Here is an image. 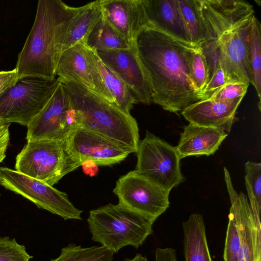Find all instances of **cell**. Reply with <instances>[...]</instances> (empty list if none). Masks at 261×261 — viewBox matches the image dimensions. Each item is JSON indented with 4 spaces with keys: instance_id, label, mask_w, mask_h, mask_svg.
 I'll use <instances>...</instances> for the list:
<instances>
[{
    "instance_id": "484cf974",
    "label": "cell",
    "mask_w": 261,
    "mask_h": 261,
    "mask_svg": "<svg viewBox=\"0 0 261 261\" xmlns=\"http://www.w3.org/2000/svg\"><path fill=\"white\" fill-rule=\"evenodd\" d=\"M192 44L200 47L205 39V28L198 0H177Z\"/></svg>"
},
{
    "instance_id": "ffe728a7",
    "label": "cell",
    "mask_w": 261,
    "mask_h": 261,
    "mask_svg": "<svg viewBox=\"0 0 261 261\" xmlns=\"http://www.w3.org/2000/svg\"><path fill=\"white\" fill-rule=\"evenodd\" d=\"M186 261H213L207 242L205 224L200 214H192L182 223Z\"/></svg>"
},
{
    "instance_id": "7c38bea8",
    "label": "cell",
    "mask_w": 261,
    "mask_h": 261,
    "mask_svg": "<svg viewBox=\"0 0 261 261\" xmlns=\"http://www.w3.org/2000/svg\"><path fill=\"white\" fill-rule=\"evenodd\" d=\"M56 75L60 80L80 84L105 100L114 103L105 84L95 52L80 43L63 51Z\"/></svg>"
},
{
    "instance_id": "e575fe53",
    "label": "cell",
    "mask_w": 261,
    "mask_h": 261,
    "mask_svg": "<svg viewBox=\"0 0 261 261\" xmlns=\"http://www.w3.org/2000/svg\"><path fill=\"white\" fill-rule=\"evenodd\" d=\"M84 172L89 175L94 176L97 172V165L91 160H86L83 162L82 165Z\"/></svg>"
},
{
    "instance_id": "7402d4cb",
    "label": "cell",
    "mask_w": 261,
    "mask_h": 261,
    "mask_svg": "<svg viewBox=\"0 0 261 261\" xmlns=\"http://www.w3.org/2000/svg\"><path fill=\"white\" fill-rule=\"evenodd\" d=\"M85 44L95 51L124 49L130 45L103 17L88 36Z\"/></svg>"
},
{
    "instance_id": "ba28073f",
    "label": "cell",
    "mask_w": 261,
    "mask_h": 261,
    "mask_svg": "<svg viewBox=\"0 0 261 261\" xmlns=\"http://www.w3.org/2000/svg\"><path fill=\"white\" fill-rule=\"evenodd\" d=\"M136 153L135 170L163 189L170 192L184 181L178 154L164 140L147 131Z\"/></svg>"
},
{
    "instance_id": "52a82bcc",
    "label": "cell",
    "mask_w": 261,
    "mask_h": 261,
    "mask_svg": "<svg viewBox=\"0 0 261 261\" xmlns=\"http://www.w3.org/2000/svg\"><path fill=\"white\" fill-rule=\"evenodd\" d=\"M60 83L56 78L19 79L0 95V119L27 126L47 103Z\"/></svg>"
},
{
    "instance_id": "d6a6232c",
    "label": "cell",
    "mask_w": 261,
    "mask_h": 261,
    "mask_svg": "<svg viewBox=\"0 0 261 261\" xmlns=\"http://www.w3.org/2000/svg\"><path fill=\"white\" fill-rule=\"evenodd\" d=\"M19 80L15 68L7 71H0V95L14 85Z\"/></svg>"
},
{
    "instance_id": "f546056e",
    "label": "cell",
    "mask_w": 261,
    "mask_h": 261,
    "mask_svg": "<svg viewBox=\"0 0 261 261\" xmlns=\"http://www.w3.org/2000/svg\"><path fill=\"white\" fill-rule=\"evenodd\" d=\"M33 256L15 238L0 237V261H30Z\"/></svg>"
},
{
    "instance_id": "d590c367",
    "label": "cell",
    "mask_w": 261,
    "mask_h": 261,
    "mask_svg": "<svg viewBox=\"0 0 261 261\" xmlns=\"http://www.w3.org/2000/svg\"><path fill=\"white\" fill-rule=\"evenodd\" d=\"M125 261H148L147 258L138 253L133 259L126 258Z\"/></svg>"
},
{
    "instance_id": "9c48e42d",
    "label": "cell",
    "mask_w": 261,
    "mask_h": 261,
    "mask_svg": "<svg viewBox=\"0 0 261 261\" xmlns=\"http://www.w3.org/2000/svg\"><path fill=\"white\" fill-rule=\"evenodd\" d=\"M0 185L33 202L39 208L64 220H82L83 211L76 208L67 194L47 184L7 167H0Z\"/></svg>"
},
{
    "instance_id": "30bf717a",
    "label": "cell",
    "mask_w": 261,
    "mask_h": 261,
    "mask_svg": "<svg viewBox=\"0 0 261 261\" xmlns=\"http://www.w3.org/2000/svg\"><path fill=\"white\" fill-rule=\"evenodd\" d=\"M113 192L118 203L149 219L152 222L169 206L167 191L136 170L116 181Z\"/></svg>"
},
{
    "instance_id": "8d00e7d4",
    "label": "cell",
    "mask_w": 261,
    "mask_h": 261,
    "mask_svg": "<svg viewBox=\"0 0 261 261\" xmlns=\"http://www.w3.org/2000/svg\"><path fill=\"white\" fill-rule=\"evenodd\" d=\"M0 197H1V194H0Z\"/></svg>"
},
{
    "instance_id": "f1b7e54d",
    "label": "cell",
    "mask_w": 261,
    "mask_h": 261,
    "mask_svg": "<svg viewBox=\"0 0 261 261\" xmlns=\"http://www.w3.org/2000/svg\"><path fill=\"white\" fill-rule=\"evenodd\" d=\"M223 258L224 261H244L235 221L230 212L228 215Z\"/></svg>"
},
{
    "instance_id": "4fadbf2b",
    "label": "cell",
    "mask_w": 261,
    "mask_h": 261,
    "mask_svg": "<svg viewBox=\"0 0 261 261\" xmlns=\"http://www.w3.org/2000/svg\"><path fill=\"white\" fill-rule=\"evenodd\" d=\"M64 141L74 157L82 163L91 160L97 166L119 163L132 153L122 145L81 127H77L70 132Z\"/></svg>"
},
{
    "instance_id": "d4e9b609",
    "label": "cell",
    "mask_w": 261,
    "mask_h": 261,
    "mask_svg": "<svg viewBox=\"0 0 261 261\" xmlns=\"http://www.w3.org/2000/svg\"><path fill=\"white\" fill-rule=\"evenodd\" d=\"M261 26L255 17L251 28L248 43V61L251 83L254 87L259 98L260 109L261 96Z\"/></svg>"
},
{
    "instance_id": "6da1fadb",
    "label": "cell",
    "mask_w": 261,
    "mask_h": 261,
    "mask_svg": "<svg viewBox=\"0 0 261 261\" xmlns=\"http://www.w3.org/2000/svg\"><path fill=\"white\" fill-rule=\"evenodd\" d=\"M134 45L150 83L153 103L178 113L201 100L190 72L191 56L197 46L151 27L142 29Z\"/></svg>"
},
{
    "instance_id": "7a4b0ae2",
    "label": "cell",
    "mask_w": 261,
    "mask_h": 261,
    "mask_svg": "<svg viewBox=\"0 0 261 261\" xmlns=\"http://www.w3.org/2000/svg\"><path fill=\"white\" fill-rule=\"evenodd\" d=\"M198 4L205 32L199 47L210 78L220 65L231 82L251 84L248 49L255 17L253 6L239 0H198Z\"/></svg>"
},
{
    "instance_id": "44dd1931",
    "label": "cell",
    "mask_w": 261,
    "mask_h": 261,
    "mask_svg": "<svg viewBox=\"0 0 261 261\" xmlns=\"http://www.w3.org/2000/svg\"><path fill=\"white\" fill-rule=\"evenodd\" d=\"M102 17L101 0L83 6L66 38L63 51L80 43L85 44L90 33Z\"/></svg>"
},
{
    "instance_id": "cb8c5ba5",
    "label": "cell",
    "mask_w": 261,
    "mask_h": 261,
    "mask_svg": "<svg viewBox=\"0 0 261 261\" xmlns=\"http://www.w3.org/2000/svg\"><path fill=\"white\" fill-rule=\"evenodd\" d=\"M245 185L249 199L255 230H261V164L248 161L245 165Z\"/></svg>"
},
{
    "instance_id": "4dcf8cb0",
    "label": "cell",
    "mask_w": 261,
    "mask_h": 261,
    "mask_svg": "<svg viewBox=\"0 0 261 261\" xmlns=\"http://www.w3.org/2000/svg\"><path fill=\"white\" fill-rule=\"evenodd\" d=\"M249 86V84L242 82H228L216 91L210 98L222 101H231L243 98Z\"/></svg>"
},
{
    "instance_id": "5bb4252c",
    "label": "cell",
    "mask_w": 261,
    "mask_h": 261,
    "mask_svg": "<svg viewBox=\"0 0 261 261\" xmlns=\"http://www.w3.org/2000/svg\"><path fill=\"white\" fill-rule=\"evenodd\" d=\"M95 52L101 61L128 87L136 103L150 105L153 102L151 87L134 45L127 49Z\"/></svg>"
},
{
    "instance_id": "4316f807",
    "label": "cell",
    "mask_w": 261,
    "mask_h": 261,
    "mask_svg": "<svg viewBox=\"0 0 261 261\" xmlns=\"http://www.w3.org/2000/svg\"><path fill=\"white\" fill-rule=\"evenodd\" d=\"M113 254L102 246L83 248L70 243L61 249L58 257L50 261H112Z\"/></svg>"
},
{
    "instance_id": "603a6c76",
    "label": "cell",
    "mask_w": 261,
    "mask_h": 261,
    "mask_svg": "<svg viewBox=\"0 0 261 261\" xmlns=\"http://www.w3.org/2000/svg\"><path fill=\"white\" fill-rule=\"evenodd\" d=\"M95 54L105 84L115 105L124 113L130 114L134 104L136 103L131 91L125 84L101 61L96 52Z\"/></svg>"
},
{
    "instance_id": "8fae6325",
    "label": "cell",
    "mask_w": 261,
    "mask_h": 261,
    "mask_svg": "<svg viewBox=\"0 0 261 261\" xmlns=\"http://www.w3.org/2000/svg\"><path fill=\"white\" fill-rule=\"evenodd\" d=\"M27 127V141L64 140L78 127L75 112L61 82L45 106Z\"/></svg>"
},
{
    "instance_id": "d6986e66",
    "label": "cell",
    "mask_w": 261,
    "mask_h": 261,
    "mask_svg": "<svg viewBox=\"0 0 261 261\" xmlns=\"http://www.w3.org/2000/svg\"><path fill=\"white\" fill-rule=\"evenodd\" d=\"M228 136L226 132L189 123L180 134L175 147L180 159L196 155L214 154Z\"/></svg>"
},
{
    "instance_id": "836d02e7",
    "label": "cell",
    "mask_w": 261,
    "mask_h": 261,
    "mask_svg": "<svg viewBox=\"0 0 261 261\" xmlns=\"http://www.w3.org/2000/svg\"><path fill=\"white\" fill-rule=\"evenodd\" d=\"M10 123H7L0 119V163L6 156V151L10 140Z\"/></svg>"
},
{
    "instance_id": "277c9868",
    "label": "cell",
    "mask_w": 261,
    "mask_h": 261,
    "mask_svg": "<svg viewBox=\"0 0 261 261\" xmlns=\"http://www.w3.org/2000/svg\"><path fill=\"white\" fill-rule=\"evenodd\" d=\"M59 81L75 112L78 127L97 133L136 153L140 141L139 128L130 114L80 84Z\"/></svg>"
},
{
    "instance_id": "2e32d148",
    "label": "cell",
    "mask_w": 261,
    "mask_h": 261,
    "mask_svg": "<svg viewBox=\"0 0 261 261\" xmlns=\"http://www.w3.org/2000/svg\"><path fill=\"white\" fill-rule=\"evenodd\" d=\"M103 17L132 45L144 28L151 27L142 0H101Z\"/></svg>"
},
{
    "instance_id": "3957f363",
    "label": "cell",
    "mask_w": 261,
    "mask_h": 261,
    "mask_svg": "<svg viewBox=\"0 0 261 261\" xmlns=\"http://www.w3.org/2000/svg\"><path fill=\"white\" fill-rule=\"evenodd\" d=\"M61 0H39L35 18L15 69L19 79L39 77L53 80L70 27L81 11Z\"/></svg>"
},
{
    "instance_id": "ac0fdd59",
    "label": "cell",
    "mask_w": 261,
    "mask_h": 261,
    "mask_svg": "<svg viewBox=\"0 0 261 261\" xmlns=\"http://www.w3.org/2000/svg\"><path fill=\"white\" fill-rule=\"evenodd\" d=\"M142 2L151 28L193 45L177 0H142Z\"/></svg>"
},
{
    "instance_id": "5b68a950",
    "label": "cell",
    "mask_w": 261,
    "mask_h": 261,
    "mask_svg": "<svg viewBox=\"0 0 261 261\" xmlns=\"http://www.w3.org/2000/svg\"><path fill=\"white\" fill-rule=\"evenodd\" d=\"M87 221L92 240L114 253L126 246L138 248L152 233L153 222L119 203L90 211Z\"/></svg>"
},
{
    "instance_id": "e0dca14e",
    "label": "cell",
    "mask_w": 261,
    "mask_h": 261,
    "mask_svg": "<svg viewBox=\"0 0 261 261\" xmlns=\"http://www.w3.org/2000/svg\"><path fill=\"white\" fill-rule=\"evenodd\" d=\"M242 99L231 101L211 98L201 100L185 108L181 114L189 123L220 129L228 134L238 119L236 114Z\"/></svg>"
},
{
    "instance_id": "9a60e30c",
    "label": "cell",
    "mask_w": 261,
    "mask_h": 261,
    "mask_svg": "<svg viewBox=\"0 0 261 261\" xmlns=\"http://www.w3.org/2000/svg\"><path fill=\"white\" fill-rule=\"evenodd\" d=\"M224 179L229 196L230 212L235 221L244 261H261V243L257 241L252 211L246 196L234 189L230 175L224 168Z\"/></svg>"
},
{
    "instance_id": "83f0119b",
    "label": "cell",
    "mask_w": 261,
    "mask_h": 261,
    "mask_svg": "<svg viewBox=\"0 0 261 261\" xmlns=\"http://www.w3.org/2000/svg\"><path fill=\"white\" fill-rule=\"evenodd\" d=\"M190 72L192 82L201 96V93L209 81L210 73L206 60L198 46L194 48L191 56Z\"/></svg>"
},
{
    "instance_id": "8992f818",
    "label": "cell",
    "mask_w": 261,
    "mask_h": 261,
    "mask_svg": "<svg viewBox=\"0 0 261 261\" xmlns=\"http://www.w3.org/2000/svg\"><path fill=\"white\" fill-rule=\"evenodd\" d=\"M82 162L67 149L64 140L27 141L15 159V170L53 186Z\"/></svg>"
},
{
    "instance_id": "1f68e13d",
    "label": "cell",
    "mask_w": 261,
    "mask_h": 261,
    "mask_svg": "<svg viewBox=\"0 0 261 261\" xmlns=\"http://www.w3.org/2000/svg\"><path fill=\"white\" fill-rule=\"evenodd\" d=\"M230 82L224 68L218 65L213 72L207 85L201 93V100L210 98L216 91Z\"/></svg>"
}]
</instances>
